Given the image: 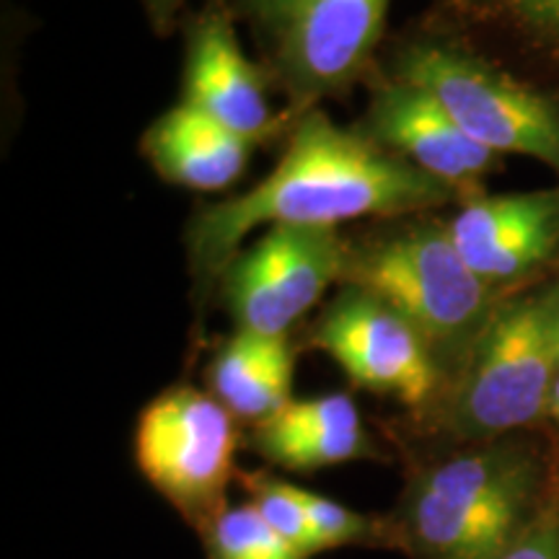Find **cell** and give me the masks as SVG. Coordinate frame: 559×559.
Instances as JSON below:
<instances>
[{
  "instance_id": "19",
  "label": "cell",
  "mask_w": 559,
  "mask_h": 559,
  "mask_svg": "<svg viewBox=\"0 0 559 559\" xmlns=\"http://www.w3.org/2000/svg\"><path fill=\"white\" fill-rule=\"evenodd\" d=\"M502 559H559V481L526 534L510 547Z\"/></svg>"
},
{
  "instance_id": "1",
  "label": "cell",
  "mask_w": 559,
  "mask_h": 559,
  "mask_svg": "<svg viewBox=\"0 0 559 559\" xmlns=\"http://www.w3.org/2000/svg\"><path fill=\"white\" fill-rule=\"evenodd\" d=\"M461 200L443 181L381 148L326 111H300L277 166L239 198L202 207L187 247L200 288L223 277L260 226L337 228L358 218H407Z\"/></svg>"
},
{
  "instance_id": "7",
  "label": "cell",
  "mask_w": 559,
  "mask_h": 559,
  "mask_svg": "<svg viewBox=\"0 0 559 559\" xmlns=\"http://www.w3.org/2000/svg\"><path fill=\"white\" fill-rule=\"evenodd\" d=\"M309 342L326 353L358 389L391 396L412 412L428 415L445 391L436 355L415 326L373 293L345 285L326 306Z\"/></svg>"
},
{
  "instance_id": "21",
  "label": "cell",
  "mask_w": 559,
  "mask_h": 559,
  "mask_svg": "<svg viewBox=\"0 0 559 559\" xmlns=\"http://www.w3.org/2000/svg\"><path fill=\"white\" fill-rule=\"evenodd\" d=\"M151 3V11L153 16H166L171 9H177L179 3H185V0H148Z\"/></svg>"
},
{
  "instance_id": "10",
  "label": "cell",
  "mask_w": 559,
  "mask_h": 559,
  "mask_svg": "<svg viewBox=\"0 0 559 559\" xmlns=\"http://www.w3.org/2000/svg\"><path fill=\"white\" fill-rule=\"evenodd\" d=\"M445 228L474 275L508 296L559 251V187L515 194L474 192L461 200Z\"/></svg>"
},
{
  "instance_id": "14",
  "label": "cell",
  "mask_w": 559,
  "mask_h": 559,
  "mask_svg": "<svg viewBox=\"0 0 559 559\" xmlns=\"http://www.w3.org/2000/svg\"><path fill=\"white\" fill-rule=\"evenodd\" d=\"M140 148L160 179L190 190L215 192L241 177L254 140L181 102L151 124Z\"/></svg>"
},
{
  "instance_id": "12",
  "label": "cell",
  "mask_w": 559,
  "mask_h": 559,
  "mask_svg": "<svg viewBox=\"0 0 559 559\" xmlns=\"http://www.w3.org/2000/svg\"><path fill=\"white\" fill-rule=\"evenodd\" d=\"M185 104L249 140L272 130L262 70L243 55L234 24L223 11H207L190 32Z\"/></svg>"
},
{
  "instance_id": "20",
  "label": "cell",
  "mask_w": 559,
  "mask_h": 559,
  "mask_svg": "<svg viewBox=\"0 0 559 559\" xmlns=\"http://www.w3.org/2000/svg\"><path fill=\"white\" fill-rule=\"evenodd\" d=\"M300 0H251V9L264 26H270L272 32L283 34L285 26L293 16V11L298 9Z\"/></svg>"
},
{
  "instance_id": "5",
  "label": "cell",
  "mask_w": 559,
  "mask_h": 559,
  "mask_svg": "<svg viewBox=\"0 0 559 559\" xmlns=\"http://www.w3.org/2000/svg\"><path fill=\"white\" fill-rule=\"evenodd\" d=\"M396 79L436 96L466 135L498 156L519 153L559 177V102L461 41L419 39L396 58Z\"/></svg>"
},
{
  "instance_id": "23",
  "label": "cell",
  "mask_w": 559,
  "mask_h": 559,
  "mask_svg": "<svg viewBox=\"0 0 559 559\" xmlns=\"http://www.w3.org/2000/svg\"><path fill=\"white\" fill-rule=\"evenodd\" d=\"M557 355H559V324H557Z\"/></svg>"
},
{
  "instance_id": "18",
  "label": "cell",
  "mask_w": 559,
  "mask_h": 559,
  "mask_svg": "<svg viewBox=\"0 0 559 559\" xmlns=\"http://www.w3.org/2000/svg\"><path fill=\"white\" fill-rule=\"evenodd\" d=\"M236 485H241L243 492L249 495V502L262 513V519L285 536L293 547H298L306 557L319 555L321 542L317 531L309 523L304 506L296 498V485L288 479H280L270 472H239Z\"/></svg>"
},
{
  "instance_id": "16",
  "label": "cell",
  "mask_w": 559,
  "mask_h": 559,
  "mask_svg": "<svg viewBox=\"0 0 559 559\" xmlns=\"http://www.w3.org/2000/svg\"><path fill=\"white\" fill-rule=\"evenodd\" d=\"M456 9L559 68V0H456Z\"/></svg>"
},
{
  "instance_id": "6",
  "label": "cell",
  "mask_w": 559,
  "mask_h": 559,
  "mask_svg": "<svg viewBox=\"0 0 559 559\" xmlns=\"http://www.w3.org/2000/svg\"><path fill=\"white\" fill-rule=\"evenodd\" d=\"M236 417L198 386H169L138 415L132 453L145 481L198 531L230 506L239 477Z\"/></svg>"
},
{
  "instance_id": "15",
  "label": "cell",
  "mask_w": 559,
  "mask_h": 559,
  "mask_svg": "<svg viewBox=\"0 0 559 559\" xmlns=\"http://www.w3.org/2000/svg\"><path fill=\"white\" fill-rule=\"evenodd\" d=\"M296 347L290 337L236 330L207 362V391L236 419L257 425L293 400Z\"/></svg>"
},
{
  "instance_id": "22",
  "label": "cell",
  "mask_w": 559,
  "mask_h": 559,
  "mask_svg": "<svg viewBox=\"0 0 559 559\" xmlns=\"http://www.w3.org/2000/svg\"><path fill=\"white\" fill-rule=\"evenodd\" d=\"M549 417L555 419L559 428V373L555 379V386H551V396H549Z\"/></svg>"
},
{
  "instance_id": "9",
  "label": "cell",
  "mask_w": 559,
  "mask_h": 559,
  "mask_svg": "<svg viewBox=\"0 0 559 559\" xmlns=\"http://www.w3.org/2000/svg\"><path fill=\"white\" fill-rule=\"evenodd\" d=\"M391 0H300L280 34L277 66L300 111L342 94L368 68Z\"/></svg>"
},
{
  "instance_id": "11",
  "label": "cell",
  "mask_w": 559,
  "mask_h": 559,
  "mask_svg": "<svg viewBox=\"0 0 559 559\" xmlns=\"http://www.w3.org/2000/svg\"><path fill=\"white\" fill-rule=\"evenodd\" d=\"M362 132L381 148L443 181L461 200L477 192L479 179L500 160L498 153L466 135L436 96L396 75L373 91Z\"/></svg>"
},
{
  "instance_id": "13",
  "label": "cell",
  "mask_w": 559,
  "mask_h": 559,
  "mask_svg": "<svg viewBox=\"0 0 559 559\" xmlns=\"http://www.w3.org/2000/svg\"><path fill=\"white\" fill-rule=\"evenodd\" d=\"M249 445L267 464L296 474L381 459L358 404L345 391L290 400L251 428Z\"/></svg>"
},
{
  "instance_id": "8",
  "label": "cell",
  "mask_w": 559,
  "mask_h": 559,
  "mask_svg": "<svg viewBox=\"0 0 559 559\" xmlns=\"http://www.w3.org/2000/svg\"><path fill=\"white\" fill-rule=\"evenodd\" d=\"M337 228L272 226L223 272V298L236 330L285 337L345 270Z\"/></svg>"
},
{
  "instance_id": "17",
  "label": "cell",
  "mask_w": 559,
  "mask_h": 559,
  "mask_svg": "<svg viewBox=\"0 0 559 559\" xmlns=\"http://www.w3.org/2000/svg\"><path fill=\"white\" fill-rule=\"evenodd\" d=\"M198 536L205 559H309L280 536L249 500L228 506Z\"/></svg>"
},
{
  "instance_id": "2",
  "label": "cell",
  "mask_w": 559,
  "mask_h": 559,
  "mask_svg": "<svg viewBox=\"0 0 559 559\" xmlns=\"http://www.w3.org/2000/svg\"><path fill=\"white\" fill-rule=\"evenodd\" d=\"M559 481V445L539 430L443 445L409 469L394 510L409 559H502Z\"/></svg>"
},
{
  "instance_id": "3",
  "label": "cell",
  "mask_w": 559,
  "mask_h": 559,
  "mask_svg": "<svg viewBox=\"0 0 559 559\" xmlns=\"http://www.w3.org/2000/svg\"><path fill=\"white\" fill-rule=\"evenodd\" d=\"M559 280L508 296L474 342L464 366L415 430L443 445L539 430L559 373Z\"/></svg>"
},
{
  "instance_id": "4",
  "label": "cell",
  "mask_w": 559,
  "mask_h": 559,
  "mask_svg": "<svg viewBox=\"0 0 559 559\" xmlns=\"http://www.w3.org/2000/svg\"><path fill=\"white\" fill-rule=\"evenodd\" d=\"M340 283L373 293L400 311L428 342L445 386L508 298L461 260L445 223L425 221L347 243Z\"/></svg>"
}]
</instances>
